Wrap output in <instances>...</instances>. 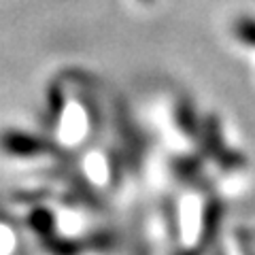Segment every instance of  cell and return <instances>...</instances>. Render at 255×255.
<instances>
[{
  "label": "cell",
  "instance_id": "obj_1",
  "mask_svg": "<svg viewBox=\"0 0 255 255\" xmlns=\"http://www.w3.org/2000/svg\"><path fill=\"white\" fill-rule=\"evenodd\" d=\"M234 36L245 45L255 47V19L251 17H241L234 23Z\"/></svg>",
  "mask_w": 255,
  "mask_h": 255
}]
</instances>
